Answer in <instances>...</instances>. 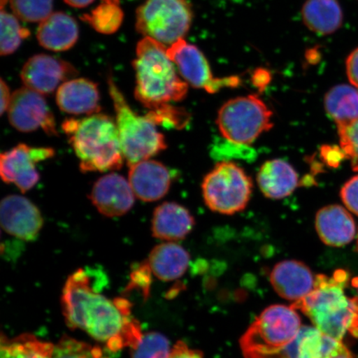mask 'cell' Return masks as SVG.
<instances>
[{
  "instance_id": "1",
  "label": "cell",
  "mask_w": 358,
  "mask_h": 358,
  "mask_svg": "<svg viewBox=\"0 0 358 358\" xmlns=\"http://www.w3.org/2000/svg\"><path fill=\"white\" fill-rule=\"evenodd\" d=\"M62 306L69 328L86 331L112 352L133 348L143 335L140 324L131 317V304L127 299H110L96 292L83 268L67 279Z\"/></svg>"
},
{
  "instance_id": "2",
  "label": "cell",
  "mask_w": 358,
  "mask_h": 358,
  "mask_svg": "<svg viewBox=\"0 0 358 358\" xmlns=\"http://www.w3.org/2000/svg\"><path fill=\"white\" fill-rule=\"evenodd\" d=\"M347 280L344 271H336L332 277L317 275L312 292L291 306L304 313L320 332L339 341L348 333L358 337V298L347 296Z\"/></svg>"
},
{
  "instance_id": "3",
  "label": "cell",
  "mask_w": 358,
  "mask_h": 358,
  "mask_svg": "<svg viewBox=\"0 0 358 358\" xmlns=\"http://www.w3.org/2000/svg\"><path fill=\"white\" fill-rule=\"evenodd\" d=\"M62 128L80 159L82 172L114 171L123 166L117 125L110 116L97 113L80 120L67 119Z\"/></svg>"
},
{
  "instance_id": "4",
  "label": "cell",
  "mask_w": 358,
  "mask_h": 358,
  "mask_svg": "<svg viewBox=\"0 0 358 358\" xmlns=\"http://www.w3.org/2000/svg\"><path fill=\"white\" fill-rule=\"evenodd\" d=\"M133 66L136 76L134 96L150 110L186 97L189 84L178 77L165 45L143 38L137 45Z\"/></svg>"
},
{
  "instance_id": "5",
  "label": "cell",
  "mask_w": 358,
  "mask_h": 358,
  "mask_svg": "<svg viewBox=\"0 0 358 358\" xmlns=\"http://www.w3.org/2000/svg\"><path fill=\"white\" fill-rule=\"evenodd\" d=\"M296 311L279 304L266 308L240 340L245 358H268L292 343L302 328Z\"/></svg>"
},
{
  "instance_id": "6",
  "label": "cell",
  "mask_w": 358,
  "mask_h": 358,
  "mask_svg": "<svg viewBox=\"0 0 358 358\" xmlns=\"http://www.w3.org/2000/svg\"><path fill=\"white\" fill-rule=\"evenodd\" d=\"M109 92L115 110L120 144L129 166L147 160L166 150L167 143L157 125L147 117L132 110L127 100L111 78Z\"/></svg>"
},
{
  "instance_id": "7",
  "label": "cell",
  "mask_w": 358,
  "mask_h": 358,
  "mask_svg": "<svg viewBox=\"0 0 358 358\" xmlns=\"http://www.w3.org/2000/svg\"><path fill=\"white\" fill-rule=\"evenodd\" d=\"M192 12L187 0H147L136 12V29L166 46L189 32Z\"/></svg>"
},
{
  "instance_id": "8",
  "label": "cell",
  "mask_w": 358,
  "mask_h": 358,
  "mask_svg": "<svg viewBox=\"0 0 358 358\" xmlns=\"http://www.w3.org/2000/svg\"><path fill=\"white\" fill-rule=\"evenodd\" d=\"M272 111L256 95L234 98L219 110L217 123L224 138L241 145L252 144L273 127Z\"/></svg>"
},
{
  "instance_id": "9",
  "label": "cell",
  "mask_w": 358,
  "mask_h": 358,
  "mask_svg": "<svg viewBox=\"0 0 358 358\" xmlns=\"http://www.w3.org/2000/svg\"><path fill=\"white\" fill-rule=\"evenodd\" d=\"M252 179L235 163L222 161L205 177L203 199L214 212L232 215L243 211L252 192Z\"/></svg>"
},
{
  "instance_id": "10",
  "label": "cell",
  "mask_w": 358,
  "mask_h": 358,
  "mask_svg": "<svg viewBox=\"0 0 358 358\" xmlns=\"http://www.w3.org/2000/svg\"><path fill=\"white\" fill-rule=\"evenodd\" d=\"M167 53L170 59L178 66L182 77L195 88L204 89L209 93H216L223 87L239 86V78H214L203 53L185 39L179 40L167 48Z\"/></svg>"
},
{
  "instance_id": "11",
  "label": "cell",
  "mask_w": 358,
  "mask_h": 358,
  "mask_svg": "<svg viewBox=\"0 0 358 358\" xmlns=\"http://www.w3.org/2000/svg\"><path fill=\"white\" fill-rule=\"evenodd\" d=\"M8 120L13 128L22 133H30L41 128L48 136H57L55 116L41 94L28 87L13 93Z\"/></svg>"
},
{
  "instance_id": "12",
  "label": "cell",
  "mask_w": 358,
  "mask_h": 358,
  "mask_svg": "<svg viewBox=\"0 0 358 358\" xmlns=\"http://www.w3.org/2000/svg\"><path fill=\"white\" fill-rule=\"evenodd\" d=\"M55 155L52 148L31 147L20 144L3 152L0 157V174L3 181L15 183L22 194L32 189L40 179L36 165Z\"/></svg>"
},
{
  "instance_id": "13",
  "label": "cell",
  "mask_w": 358,
  "mask_h": 358,
  "mask_svg": "<svg viewBox=\"0 0 358 358\" xmlns=\"http://www.w3.org/2000/svg\"><path fill=\"white\" fill-rule=\"evenodd\" d=\"M77 75V70L69 62L45 55L29 58L20 74L25 87L41 95H50L62 82Z\"/></svg>"
},
{
  "instance_id": "14",
  "label": "cell",
  "mask_w": 358,
  "mask_h": 358,
  "mask_svg": "<svg viewBox=\"0 0 358 358\" xmlns=\"http://www.w3.org/2000/svg\"><path fill=\"white\" fill-rule=\"evenodd\" d=\"M1 225L4 231L17 239L33 241L43 227L41 212L29 199L8 195L1 201Z\"/></svg>"
},
{
  "instance_id": "15",
  "label": "cell",
  "mask_w": 358,
  "mask_h": 358,
  "mask_svg": "<svg viewBox=\"0 0 358 358\" xmlns=\"http://www.w3.org/2000/svg\"><path fill=\"white\" fill-rule=\"evenodd\" d=\"M90 199L106 217H120L133 208L134 194L129 182L117 173H109L98 179Z\"/></svg>"
},
{
  "instance_id": "16",
  "label": "cell",
  "mask_w": 358,
  "mask_h": 358,
  "mask_svg": "<svg viewBox=\"0 0 358 358\" xmlns=\"http://www.w3.org/2000/svg\"><path fill=\"white\" fill-rule=\"evenodd\" d=\"M270 279L275 292L294 303L306 298L315 285V277L310 268L306 264L294 259L276 264Z\"/></svg>"
},
{
  "instance_id": "17",
  "label": "cell",
  "mask_w": 358,
  "mask_h": 358,
  "mask_svg": "<svg viewBox=\"0 0 358 358\" xmlns=\"http://www.w3.org/2000/svg\"><path fill=\"white\" fill-rule=\"evenodd\" d=\"M129 168V185L138 199L155 201L168 194L171 186L172 176L162 163L147 159Z\"/></svg>"
},
{
  "instance_id": "18",
  "label": "cell",
  "mask_w": 358,
  "mask_h": 358,
  "mask_svg": "<svg viewBox=\"0 0 358 358\" xmlns=\"http://www.w3.org/2000/svg\"><path fill=\"white\" fill-rule=\"evenodd\" d=\"M289 355L290 358H355L342 341L310 326H302L289 344Z\"/></svg>"
},
{
  "instance_id": "19",
  "label": "cell",
  "mask_w": 358,
  "mask_h": 358,
  "mask_svg": "<svg viewBox=\"0 0 358 358\" xmlns=\"http://www.w3.org/2000/svg\"><path fill=\"white\" fill-rule=\"evenodd\" d=\"M99 102L97 85L87 79L69 80L57 89V104L66 113L87 115L100 113Z\"/></svg>"
},
{
  "instance_id": "20",
  "label": "cell",
  "mask_w": 358,
  "mask_h": 358,
  "mask_svg": "<svg viewBox=\"0 0 358 358\" xmlns=\"http://www.w3.org/2000/svg\"><path fill=\"white\" fill-rule=\"evenodd\" d=\"M194 226V217L189 210L180 204L166 201L155 210L152 234L160 240L180 241L190 234Z\"/></svg>"
},
{
  "instance_id": "21",
  "label": "cell",
  "mask_w": 358,
  "mask_h": 358,
  "mask_svg": "<svg viewBox=\"0 0 358 358\" xmlns=\"http://www.w3.org/2000/svg\"><path fill=\"white\" fill-rule=\"evenodd\" d=\"M317 234L326 245L340 248L350 243L355 236V222L351 214L338 205L328 206L317 212Z\"/></svg>"
},
{
  "instance_id": "22",
  "label": "cell",
  "mask_w": 358,
  "mask_h": 358,
  "mask_svg": "<svg viewBox=\"0 0 358 358\" xmlns=\"http://www.w3.org/2000/svg\"><path fill=\"white\" fill-rule=\"evenodd\" d=\"M79 29L77 22L64 13H52L40 22L37 31L38 43L48 50H69L77 43Z\"/></svg>"
},
{
  "instance_id": "23",
  "label": "cell",
  "mask_w": 358,
  "mask_h": 358,
  "mask_svg": "<svg viewBox=\"0 0 358 358\" xmlns=\"http://www.w3.org/2000/svg\"><path fill=\"white\" fill-rule=\"evenodd\" d=\"M257 182L263 194L271 199L286 198L299 185L297 172L282 159L268 160L259 170Z\"/></svg>"
},
{
  "instance_id": "24",
  "label": "cell",
  "mask_w": 358,
  "mask_h": 358,
  "mask_svg": "<svg viewBox=\"0 0 358 358\" xmlns=\"http://www.w3.org/2000/svg\"><path fill=\"white\" fill-rule=\"evenodd\" d=\"M152 274L163 281H173L185 274L190 263L189 252L180 245L167 243L156 245L147 259Z\"/></svg>"
},
{
  "instance_id": "25",
  "label": "cell",
  "mask_w": 358,
  "mask_h": 358,
  "mask_svg": "<svg viewBox=\"0 0 358 358\" xmlns=\"http://www.w3.org/2000/svg\"><path fill=\"white\" fill-rule=\"evenodd\" d=\"M304 24L321 35L334 34L342 26L343 15L337 0H307L303 4Z\"/></svg>"
},
{
  "instance_id": "26",
  "label": "cell",
  "mask_w": 358,
  "mask_h": 358,
  "mask_svg": "<svg viewBox=\"0 0 358 358\" xmlns=\"http://www.w3.org/2000/svg\"><path fill=\"white\" fill-rule=\"evenodd\" d=\"M325 109L338 128L346 127L358 120V89L338 85L326 94Z\"/></svg>"
},
{
  "instance_id": "27",
  "label": "cell",
  "mask_w": 358,
  "mask_h": 358,
  "mask_svg": "<svg viewBox=\"0 0 358 358\" xmlns=\"http://www.w3.org/2000/svg\"><path fill=\"white\" fill-rule=\"evenodd\" d=\"M55 345L24 334L8 340L2 338L0 358H52Z\"/></svg>"
},
{
  "instance_id": "28",
  "label": "cell",
  "mask_w": 358,
  "mask_h": 358,
  "mask_svg": "<svg viewBox=\"0 0 358 358\" xmlns=\"http://www.w3.org/2000/svg\"><path fill=\"white\" fill-rule=\"evenodd\" d=\"M83 17L98 32L110 34L115 33L122 24L123 12L119 4L103 2L91 13Z\"/></svg>"
},
{
  "instance_id": "29",
  "label": "cell",
  "mask_w": 358,
  "mask_h": 358,
  "mask_svg": "<svg viewBox=\"0 0 358 358\" xmlns=\"http://www.w3.org/2000/svg\"><path fill=\"white\" fill-rule=\"evenodd\" d=\"M29 30L22 28L15 15L1 10L0 52L2 56L15 52L20 46L22 40L29 37Z\"/></svg>"
},
{
  "instance_id": "30",
  "label": "cell",
  "mask_w": 358,
  "mask_h": 358,
  "mask_svg": "<svg viewBox=\"0 0 358 358\" xmlns=\"http://www.w3.org/2000/svg\"><path fill=\"white\" fill-rule=\"evenodd\" d=\"M171 351L166 337L151 332L143 334L140 341L131 348V358H169Z\"/></svg>"
},
{
  "instance_id": "31",
  "label": "cell",
  "mask_w": 358,
  "mask_h": 358,
  "mask_svg": "<svg viewBox=\"0 0 358 358\" xmlns=\"http://www.w3.org/2000/svg\"><path fill=\"white\" fill-rule=\"evenodd\" d=\"M11 10L22 21L41 22L51 15L53 0H10Z\"/></svg>"
},
{
  "instance_id": "32",
  "label": "cell",
  "mask_w": 358,
  "mask_h": 358,
  "mask_svg": "<svg viewBox=\"0 0 358 358\" xmlns=\"http://www.w3.org/2000/svg\"><path fill=\"white\" fill-rule=\"evenodd\" d=\"M52 358H109L101 349L78 341L74 338H62L53 349Z\"/></svg>"
},
{
  "instance_id": "33",
  "label": "cell",
  "mask_w": 358,
  "mask_h": 358,
  "mask_svg": "<svg viewBox=\"0 0 358 358\" xmlns=\"http://www.w3.org/2000/svg\"><path fill=\"white\" fill-rule=\"evenodd\" d=\"M146 116L156 125L169 128L182 129L189 122V115L185 110L170 104L150 110Z\"/></svg>"
},
{
  "instance_id": "34",
  "label": "cell",
  "mask_w": 358,
  "mask_h": 358,
  "mask_svg": "<svg viewBox=\"0 0 358 358\" xmlns=\"http://www.w3.org/2000/svg\"><path fill=\"white\" fill-rule=\"evenodd\" d=\"M338 129L342 150L351 160L352 169L358 171V120Z\"/></svg>"
},
{
  "instance_id": "35",
  "label": "cell",
  "mask_w": 358,
  "mask_h": 358,
  "mask_svg": "<svg viewBox=\"0 0 358 358\" xmlns=\"http://www.w3.org/2000/svg\"><path fill=\"white\" fill-rule=\"evenodd\" d=\"M214 158L252 159L255 152L248 145L237 144L230 141H219L212 150Z\"/></svg>"
},
{
  "instance_id": "36",
  "label": "cell",
  "mask_w": 358,
  "mask_h": 358,
  "mask_svg": "<svg viewBox=\"0 0 358 358\" xmlns=\"http://www.w3.org/2000/svg\"><path fill=\"white\" fill-rule=\"evenodd\" d=\"M341 198L346 207L358 216V176L352 178L343 187Z\"/></svg>"
},
{
  "instance_id": "37",
  "label": "cell",
  "mask_w": 358,
  "mask_h": 358,
  "mask_svg": "<svg viewBox=\"0 0 358 358\" xmlns=\"http://www.w3.org/2000/svg\"><path fill=\"white\" fill-rule=\"evenodd\" d=\"M320 154L325 164L332 168H338L346 158L342 148L338 146L324 145L321 148Z\"/></svg>"
},
{
  "instance_id": "38",
  "label": "cell",
  "mask_w": 358,
  "mask_h": 358,
  "mask_svg": "<svg viewBox=\"0 0 358 358\" xmlns=\"http://www.w3.org/2000/svg\"><path fill=\"white\" fill-rule=\"evenodd\" d=\"M169 358H203V353L191 349L186 343L179 341L173 347Z\"/></svg>"
},
{
  "instance_id": "39",
  "label": "cell",
  "mask_w": 358,
  "mask_h": 358,
  "mask_svg": "<svg viewBox=\"0 0 358 358\" xmlns=\"http://www.w3.org/2000/svg\"><path fill=\"white\" fill-rule=\"evenodd\" d=\"M346 71L349 82L358 89V48L347 58Z\"/></svg>"
},
{
  "instance_id": "40",
  "label": "cell",
  "mask_w": 358,
  "mask_h": 358,
  "mask_svg": "<svg viewBox=\"0 0 358 358\" xmlns=\"http://www.w3.org/2000/svg\"><path fill=\"white\" fill-rule=\"evenodd\" d=\"M271 75L266 70L258 69L253 76V83L259 89H264L270 83Z\"/></svg>"
},
{
  "instance_id": "41",
  "label": "cell",
  "mask_w": 358,
  "mask_h": 358,
  "mask_svg": "<svg viewBox=\"0 0 358 358\" xmlns=\"http://www.w3.org/2000/svg\"><path fill=\"white\" fill-rule=\"evenodd\" d=\"M1 105H0V108H1V115L4 113L6 110H8V107H10L12 96L10 95V88H8V85L4 83V80L1 79Z\"/></svg>"
},
{
  "instance_id": "42",
  "label": "cell",
  "mask_w": 358,
  "mask_h": 358,
  "mask_svg": "<svg viewBox=\"0 0 358 358\" xmlns=\"http://www.w3.org/2000/svg\"><path fill=\"white\" fill-rule=\"evenodd\" d=\"M69 6L74 8H85L91 4L94 0H64Z\"/></svg>"
},
{
  "instance_id": "43",
  "label": "cell",
  "mask_w": 358,
  "mask_h": 358,
  "mask_svg": "<svg viewBox=\"0 0 358 358\" xmlns=\"http://www.w3.org/2000/svg\"><path fill=\"white\" fill-rule=\"evenodd\" d=\"M103 2L119 4V0H103Z\"/></svg>"
},
{
  "instance_id": "44",
  "label": "cell",
  "mask_w": 358,
  "mask_h": 358,
  "mask_svg": "<svg viewBox=\"0 0 358 358\" xmlns=\"http://www.w3.org/2000/svg\"><path fill=\"white\" fill-rule=\"evenodd\" d=\"M352 285L355 286V288L357 289L358 292V278H355L352 280Z\"/></svg>"
},
{
  "instance_id": "45",
  "label": "cell",
  "mask_w": 358,
  "mask_h": 358,
  "mask_svg": "<svg viewBox=\"0 0 358 358\" xmlns=\"http://www.w3.org/2000/svg\"><path fill=\"white\" fill-rule=\"evenodd\" d=\"M8 2V0H1V7L2 8L4 6V4H6Z\"/></svg>"
},
{
  "instance_id": "46",
  "label": "cell",
  "mask_w": 358,
  "mask_h": 358,
  "mask_svg": "<svg viewBox=\"0 0 358 358\" xmlns=\"http://www.w3.org/2000/svg\"><path fill=\"white\" fill-rule=\"evenodd\" d=\"M357 245H358V239H357ZM357 248H358V246H357Z\"/></svg>"
}]
</instances>
